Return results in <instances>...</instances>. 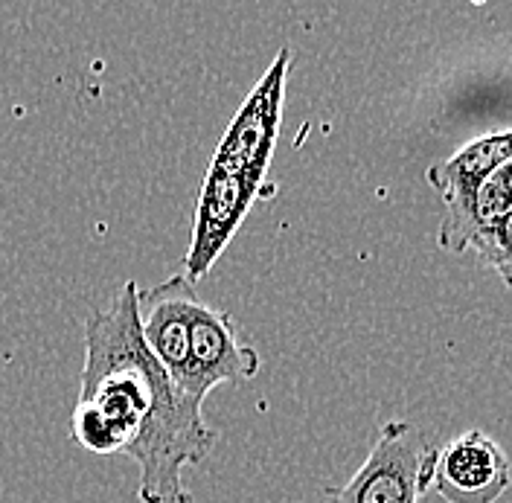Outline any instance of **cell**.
I'll list each match as a JSON object with an SVG mask.
<instances>
[{"mask_svg":"<svg viewBox=\"0 0 512 503\" xmlns=\"http://www.w3.org/2000/svg\"><path fill=\"white\" fill-rule=\"evenodd\" d=\"M140 288L128 280L114 306L85 320V364L70 437L91 454H126L140 466L143 503H192L184 469L216 448L219 431L207 425L204 405L187 399L140 329Z\"/></svg>","mask_w":512,"mask_h":503,"instance_id":"cell-1","label":"cell"},{"mask_svg":"<svg viewBox=\"0 0 512 503\" xmlns=\"http://www.w3.org/2000/svg\"><path fill=\"white\" fill-rule=\"evenodd\" d=\"M288 70L291 50L280 47L274 62L268 64L254 91L230 120L219 140V149L207 166L190 245L184 253V277L192 285L213 271V265L233 242L265 187V175L283 126Z\"/></svg>","mask_w":512,"mask_h":503,"instance_id":"cell-2","label":"cell"},{"mask_svg":"<svg viewBox=\"0 0 512 503\" xmlns=\"http://www.w3.org/2000/svg\"><path fill=\"white\" fill-rule=\"evenodd\" d=\"M437 448L405 419L384 422L367 460L338 489L329 503H419L434 489Z\"/></svg>","mask_w":512,"mask_h":503,"instance_id":"cell-3","label":"cell"},{"mask_svg":"<svg viewBox=\"0 0 512 503\" xmlns=\"http://www.w3.org/2000/svg\"><path fill=\"white\" fill-rule=\"evenodd\" d=\"M259 367L262 358L242 338L236 320L198 297L190 315L184 373L175 387L195 405H204V399L219 384L251 381L259 373Z\"/></svg>","mask_w":512,"mask_h":503,"instance_id":"cell-4","label":"cell"},{"mask_svg":"<svg viewBox=\"0 0 512 503\" xmlns=\"http://www.w3.org/2000/svg\"><path fill=\"white\" fill-rule=\"evenodd\" d=\"M510 160L512 128H507V131L483 134L478 140L466 143L451 158L428 166L425 181L437 189L440 198L446 201V216H443L440 233H437L440 248H446L451 253H466L469 236H472L469 219H472L475 192L486 178L501 172Z\"/></svg>","mask_w":512,"mask_h":503,"instance_id":"cell-5","label":"cell"},{"mask_svg":"<svg viewBox=\"0 0 512 503\" xmlns=\"http://www.w3.org/2000/svg\"><path fill=\"white\" fill-rule=\"evenodd\" d=\"M510 480L507 451L478 428L437 448L434 492L446 503H495Z\"/></svg>","mask_w":512,"mask_h":503,"instance_id":"cell-6","label":"cell"},{"mask_svg":"<svg viewBox=\"0 0 512 503\" xmlns=\"http://www.w3.org/2000/svg\"><path fill=\"white\" fill-rule=\"evenodd\" d=\"M495 271H498V277L504 280V285L512 288V259H504L501 265H495Z\"/></svg>","mask_w":512,"mask_h":503,"instance_id":"cell-7","label":"cell"},{"mask_svg":"<svg viewBox=\"0 0 512 503\" xmlns=\"http://www.w3.org/2000/svg\"><path fill=\"white\" fill-rule=\"evenodd\" d=\"M501 172H504V178H507V184H510V189H512V160L507 163V166H504V169H501Z\"/></svg>","mask_w":512,"mask_h":503,"instance_id":"cell-8","label":"cell"}]
</instances>
